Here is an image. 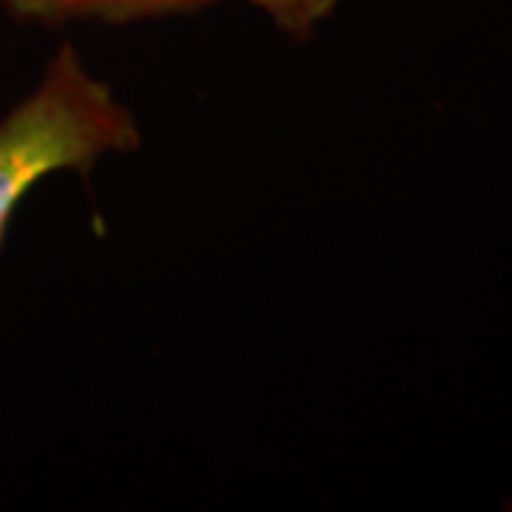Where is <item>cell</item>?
Wrapping results in <instances>:
<instances>
[{
    "mask_svg": "<svg viewBox=\"0 0 512 512\" xmlns=\"http://www.w3.org/2000/svg\"><path fill=\"white\" fill-rule=\"evenodd\" d=\"M140 143L131 109L63 43L35 92L0 120V251L15 211L37 183L60 171L86 177L106 154H126Z\"/></svg>",
    "mask_w": 512,
    "mask_h": 512,
    "instance_id": "obj_1",
    "label": "cell"
},
{
    "mask_svg": "<svg viewBox=\"0 0 512 512\" xmlns=\"http://www.w3.org/2000/svg\"><path fill=\"white\" fill-rule=\"evenodd\" d=\"M220 0H0V6L20 23L66 26L74 20L137 23L168 15H191Z\"/></svg>",
    "mask_w": 512,
    "mask_h": 512,
    "instance_id": "obj_2",
    "label": "cell"
},
{
    "mask_svg": "<svg viewBox=\"0 0 512 512\" xmlns=\"http://www.w3.org/2000/svg\"><path fill=\"white\" fill-rule=\"evenodd\" d=\"M245 3L262 9L285 35L305 40L316 32L319 23H325L333 15V9L342 0H245Z\"/></svg>",
    "mask_w": 512,
    "mask_h": 512,
    "instance_id": "obj_3",
    "label": "cell"
}]
</instances>
